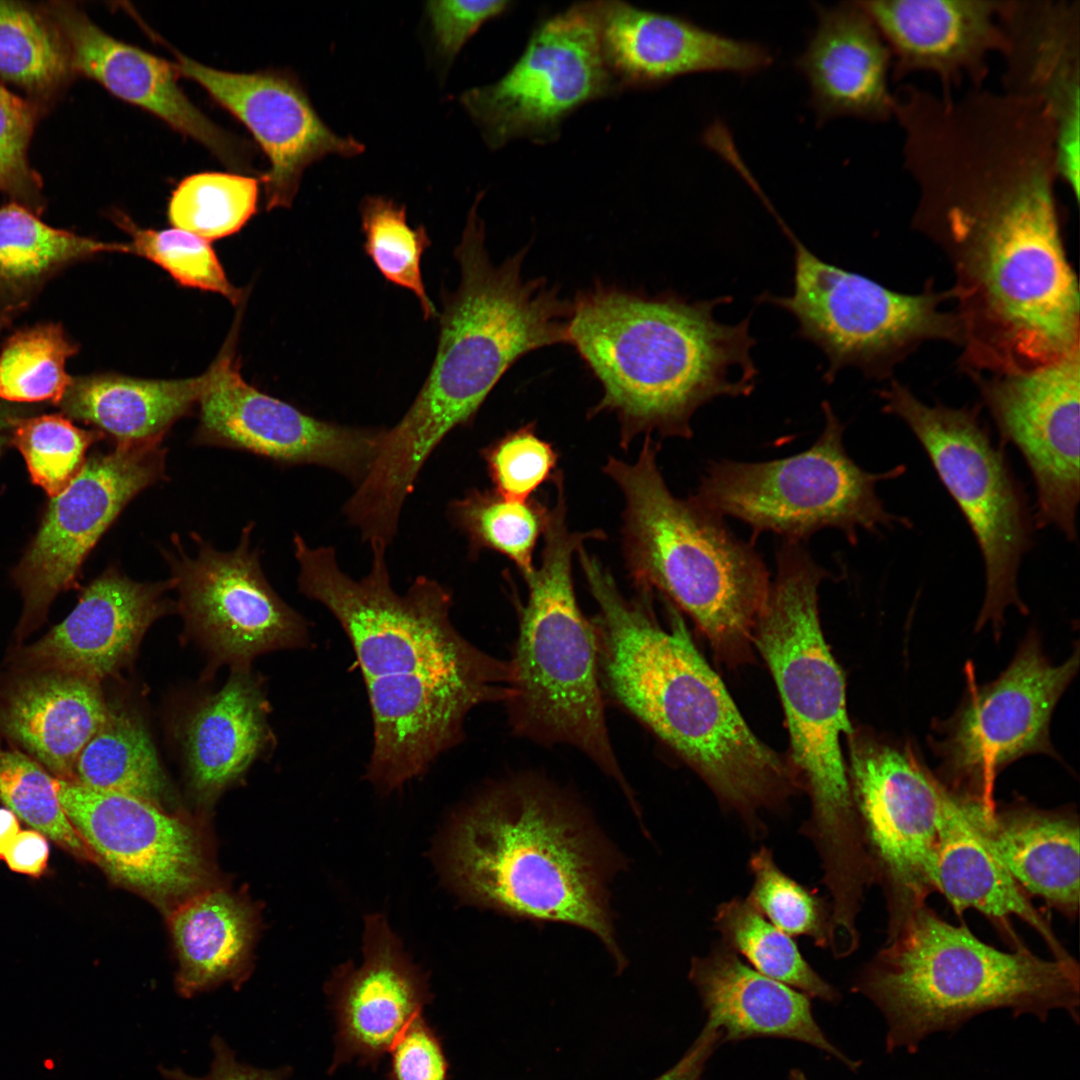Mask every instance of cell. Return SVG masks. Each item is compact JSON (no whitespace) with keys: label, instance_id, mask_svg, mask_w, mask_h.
<instances>
[{"label":"cell","instance_id":"40","mask_svg":"<svg viewBox=\"0 0 1080 1080\" xmlns=\"http://www.w3.org/2000/svg\"><path fill=\"white\" fill-rule=\"evenodd\" d=\"M77 351L59 324L18 330L0 349V399L60 405L73 380L65 364Z\"/></svg>","mask_w":1080,"mask_h":1080},{"label":"cell","instance_id":"46","mask_svg":"<svg viewBox=\"0 0 1080 1080\" xmlns=\"http://www.w3.org/2000/svg\"><path fill=\"white\" fill-rule=\"evenodd\" d=\"M11 443L25 459L31 480L51 498L66 488L82 467L89 446L103 437L59 414L14 416Z\"/></svg>","mask_w":1080,"mask_h":1080},{"label":"cell","instance_id":"34","mask_svg":"<svg viewBox=\"0 0 1080 1080\" xmlns=\"http://www.w3.org/2000/svg\"><path fill=\"white\" fill-rule=\"evenodd\" d=\"M268 739L262 689L248 667L234 668L187 726L185 752L193 787L204 795L224 788L248 768Z\"/></svg>","mask_w":1080,"mask_h":1080},{"label":"cell","instance_id":"25","mask_svg":"<svg viewBox=\"0 0 1080 1080\" xmlns=\"http://www.w3.org/2000/svg\"><path fill=\"white\" fill-rule=\"evenodd\" d=\"M892 56L891 80L931 74L945 96L980 89L1004 36L999 0H861Z\"/></svg>","mask_w":1080,"mask_h":1080},{"label":"cell","instance_id":"1","mask_svg":"<svg viewBox=\"0 0 1080 1080\" xmlns=\"http://www.w3.org/2000/svg\"><path fill=\"white\" fill-rule=\"evenodd\" d=\"M912 181L911 226L954 275L959 367L1021 373L1079 353V287L1049 147L1020 132L974 131L930 154Z\"/></svg>","mask_w":1080,"mask_h":1080},{"label":"cell","instance_id":"47","mask_svg":"<svg viewBox=\"0 0 1080 1080\" xmlns=\"http://www.w3.org/2000/svg\"><path fill=\"white\" fill-rule=\"evenodd\" d=\"M748 866L753 877L749 902L789 936L809 937L815 945L828 947L830 906L786 875L764 846L752 853Z\"/></svg>","mask_w":1080,"mask_h":1080},{"label":"cell","instance_id":"56","mask_svg":"<svg viewBox=\"0 0 1080 1080\" xmlns=\"http://www.w3.org/2000/svg\"><path fill=\"white\" fill-rule=\"evenodd\" d=\"M20 832L19 818L10 809L0 808V859Z\"/></svg>","mask_w":1080,"mask_h":1080},{"label":"cell","instance_id":"23","mask_svg":"<svg viewBox=\"0 0 1080 1080\" xmlns=\"http://www.w3.org/2000/svg\"><path fill=\"white\" fill-rule=\"evenodd\" d=\"M1002 92L1052 123L1058 180L1080 192V0H999Z\"/></svg>","mask_w":1080,"mask_h":1080},{"label":"cell","instance_id":"21","mask_svg":"<svg viewBox=\"0 0 1080 1080\" xmlns=\"http://www.w3.org/2000/svg\"><path fill=\"white\" fill-rule=\"evenodd\" d=\"M208 372L196 443L325 466L358 482L363 478L381 432L325 422L260 392L244 381L227 350Z\"/></svg>","mask_w":1080,"mask_h":1080},{"label":"cell","instance_id":"14","mask_svg":"<svg viewBox=\"0 0 1080 1080\" xmlns=\"http://www.w3.org/2000/svg\"><path fill=\"white\" fill-rule=\"evenodd\" d=\"M848 738V776L874 883L886 901L888 940L935 892L949 791L910 749L864 733Z\"/></svg>","mask_w":1080,"mask_h":1080},{"label":"cell","instance_id":"50","mask_svg":"<svg viewBox=\"0 0 1080 1080\" xmlns=\"http://www.w3.org/2000/svg\"><path fill=\"white\" fill-rule=\"evenodd\" d=\"M34 120L32 106L0 85V189L38 213L40 181L27 159Z\"/></svg>","mask_w":1080,"mask_h":1080},{"label":"cell","instance_id":"11","mask_svg":"<svg viewBox=\"0 0 1080 1080\" xmlns=\"http://www.w3.org/2000/svg\"><path fill=\"white\" fill-rule=\"evenodd\" d=\"M793 247V283L789 295L764 292L760 303L774 305L797 321V336L815 344L826 356L827 384L844 368L883 380L920 345L948 341L958 346L955 313L945 311L950 292L927 282L922 292L893 291L871 278L827 263L808 249L766 206Z\"/></svg>","mask_w":1080,"mask_h":1080},{"label":"cell","instance_id":"12","mask_svg":"<svg viewBox=\"0 0 1080 1080\" xmlns=\"http://www.w3.org/2000/svg\"><path fill=\"white\" fill-rule=\"evenodd\" d=\"M822 410L824 428L810 448L767 462L713 461L694 497L747 523L755 535L771 531L801 542L823 528L840 529L855 544L859 529L905 526L908 520L887 511L876 493L879 481L899 477L905 467L862 469L847 454L844 426L827 401Z\"/></svg>","mask_w":1080,"mask_h":1080},{"label":"cell","instance_id":"24","mask_svg":"<svg viewBox=\"0 0 1080 1080\" xmlns=\"http://www.w3.org/2000/svg\"><path fill=\"white\" fill-rule=\"evenodd\" d=\"M606 64L621 91L650 89L688 74L759 72L769 49L703 28L688 19L618 0L593 1Z\"/></svg>","mask_w":1080,"mask_h":1080},{"label":"cell","instance_id":"49","mask_svg":"<svg viewBox=\"0 0 1080 1080\" xmlns=\"http://www.w3.org/2000/svg\"><path fill=\"white\" fill-rule=\"evenodd\" d=\"M495 492L512 501H527L547 480H553L558 454L529 423L507 433L484 455Z\"/></svg>","mask_w":1080,"mask_h":1080},{"label":"cell","instance_id":"19","mask_svg":"<svg viewBox=\"0 0 1080 1080\" xmlns=\"http://www.w3.org/2000/svg\"><path fill=\"white\" fill-rule=\"evenodd\" d=\"M1002 439L1030 469L1034 522L1075 540L1079 504L1080 352L1031 371L971 376Z\"/></svg>","mask_w":1080,"mask_h":1080},{"label":"cell","instance_id":"16","mask_svg":"<svg viewBox=\"0 0 1080 1080\" xmlns=\"http://www.w3.org/2000/svg\"><path fill=\"white\" fill-rule=\"evenodd\" d=\"M622 91L600 44L593 1L543 19L524 51L498 80L464 91L460 102L486 145L556 141L582 106Z\"/></svg>","mask_w":1080,"mask_h":1080},{"label":"cell","instance_id":"26","mask_svg":"<svg viewBox=\"0 0 1080 1080\" xmlns=\"http://www.w3.org/2000/svg\"><path fill=\"white\" fill-rule=\"evenodd\" d=\"M164 582H137L110 567L83 591L77 605L34 643L17 647L14 670H59L101 682L134 656L145 632L171 609Z\"/></svg>","mask_w":1080,"mask_h":1080},{"label":"cell","instance_id":"4","mask_svg":"<svg viewBox=\"0 0 1080 1080\" xmlns=\"http://www.w3.org/2000/svg\"><path fill=\"white\" fill-rule=\"evenodd\" d=\"M571 301L567 344L603 390L590 416L616 414L623 446L643 432L690 438L700 407L755 388L750 317L735 324L715 317L731 296L690 301L597 281Z\"/></svg>","mask_w":1080,"mask_h":1080},{"label":"cell","instance_id":"3","mask_svg":"<svg viewBox=\"0 0 1080 1080\" xmlns=\"http://www.w3.org/2000/svg\"><path fill=\"white\" fill-rule=\"evenodd\" d=\"M579 561L599 611L592 619L602 692L678 754L754 833L759 814L797 789V774L752 732L721 678L668 603L663 626L651 591L627 599L607 568L581 547Z\"/></svg>","mask_w":1080,"mask_h":1080},{"label":"cell","instance_id":"53","mask_svg":"<svg viewBox=\"0 0 1080 1080\" xmlns=\"http://www.w3.org/2000/svg\"><path fill=\"white\" fill-rule=\"evenodd\" d=\"M210 1047L213 1058L204 1076H193L179 1067L162 1065L158 1067L160 1075L165 1080H288L290 1070L287 1067L269 1070L239 1061L235 1051L220 1035L211 1038Z\"/></svg>","mask_w":1080,"mask_h":1080},{"label":"cell","instance_id":"20","mask_svg":"<svg viewBox=\"0 0 1080 1080\" xmlns=\"http://www.w3.org/2000/svg\"><path fill=\"white\" fill-rule=\"evenodd\" d=\"M57 798L94 862L114 879L161 901L196 892L205 877L199 840L158 804L55 778Z\"/></svg>","mask_w":1080,"mask_h":1080},{"label":"cell","instance_id":"30","mask_svg":"<svg viewBox=\"0 0 1080 1080\" xmlns=\"http://www.w3.org/2000/svg\"><path fill=\"white\" fill-rule=\"evenodd\" d=\"M958 799L968 823L1023 891L1075 920L1080 891L1077 813L1071 808H1039L1022 799L994 810Z\"/></svg>","mask_w":1080,"mask_h":1080},{"label":"cell","instance_id":"8","mask_svg":"<svg viewBox=\"0 0 1080 1080\" xmlns=\"http://www.w3.org/2000/svg\"><path fill=\"white\" fill-rule=\"evenodd\" d=\"M855 990L884 1015L888 1051L914 1052L931 1033L952 1030L993 1009L1042 1021L1061 1009L1079 1021L1080 971L1074 958L1044 959L1027 947L997 949L928 905L886 940Z\"/></svg>","mask_w":1080,"mask_h":1080},{"label":"cell","instance_id":"6","mask_svg":"<svg viewBox=\"0 0 1080 1080\" xmlns=\"http://www.w3.org/2000/svg\"><path fill=\"white\" fill-rule=\"evenodd\" d=\"M618 866L582 807L535 774L499 783L463 810L446 853L450 882L469 902L588 930L622 968L608 893Z\"/></svg>","mask_w":1080,"mask_h":1080},{"label":"cell","instance_id":"35","mask_svg":"<svg viewBox=\"0 0 1080 1080\" xmlns=\"http://www.w3.org/2000/svg\"><path fill=\"white\" fill-rule=\"evenodd\" d=\"M209 372L187 379L152 380L118 375L73 378L64 412L97 427L116 443L163 438L179 418L199 403Z\"/></svg>","mask_w":1080,"mask_h":1080},{"label":"cell","instance_id":"15","mask_svg":"<svg viewBox=\"0 0 1080 1080\" xmlns=\"http://www.w3.org/2000/svg\"><path fill=\"white\" fill-rule=\"evenodd\" d=\"M1079 667V650L1053 665L1030 633L994 681L970 689L958 710L938 723L932 743L940 759L937 779L954 795L996 806V776L1019 758L1057 757L1049 739L1053 710Z\"/></svg>","mask_w":1080,"mask_h":1080},{"label":"cell","instance_id":"36","mask_svg":"<svg viewBox=\"0 0 1080 1080\" xmlns=\"http://www.w3.org/2000/svg\"><path fill=\"white\" fill-rule=\"evenodd\" d=\"M179 969L177 991L184 997L241 978L252 937L247 907L221 890L195 892L170 917Z\"/></svg>","mask_w":1080,"mask_h":1080},{"label":"cell","instance_id":"28","mask_svg":"<svg viewBox=\"0 0 1080 1080\" xmlns=\"http://www.w3.org/2000/svg\"><path fill=\"white\" fill-rule=\"evenodd\" d=\"M49 11L73 70L193 138L230 168L250 170L245 146L188 99L177 83L172 62L115 39L70 4L54 3Z\"/></svg>","mask_w":1080,"mask_h":1080},{"label":"cell","instance_id":"27","mask_svg":"<svg viewBox=\"0 0 1080 1080\" xmlns=\"http://www.w3.org/2000/svg\"><path fill=\"white\" fill-rule=\"evenodd\" d=\"M363 936L362 965L338 967L327 985L336 1019L330 1072L352 1060L377 1065L432 1000L427 977L383 915L366 917Z\"/></svg>","mask_w":1080,"mask_h":1080},{"label":"cell","instance_id":"45","mask_svg":"<svg viewBox=\"0 0 1080 1080\" xmlns=\"http://www.w3.org/2000/svg\"><path fill=\"white\" fill-rule=\"evenodd\" d=\"M0 801L31 829L71 855L94 862L88 846L66 816L55 777L18 748L0 739Z\"/></svg>","mask_w":1080,"mask_h":1080},{"label":"cell","instance_id":"43","mask_svg":"<svg viewBox=\"0 0 1080 1080\" xmlns=\"http://www.w3.org/2000/svg\"><path fill=\"white\" fill-rule=\"evenodd\" d=\"M259 179L220 172L185 178L174 190L170 222L207 241L237 232L257 209Z\"/></svg>","mask_w":1080,"mask_h":1080},{"label":"cell","instance_id":"7","mask_svg":"<svg viewBox=\"0 0 1080 1080\" xmlns=\"http://www.w3.org/2000/svg\"><path fill=\"white\" fill-rule=\"evenodd\" d=\"M776 557L777 574L753 644L782 701L789 762L811 801L805 832L818 852L823 878L849 883L865 874L869 859L841 748L842 736L854 732L845 681L819 620L818 587L826 571L801 541L784 539Z\"/></svg>","mask_w":1080,"mask_h":1080},{"label":"cell","instance_id":"9","mask_svg":"<svg viewBox=\"0 0 1080 1080\" xmlns=\"http://www.w3.org/2000/svg\"><path fill=\"white\" fill-rule=\"evenodd\" d=\"M658 445L646 435L633 464L609 457L604 472L625 499L626 566L642 591L656 589L693 620L716 657L748 662L766 605L769 573L751 543L694 496L675 497L657 465Z\"/></svg>","mask_w":1080,"mask_h":1080},{"label":"cell","instance_id":"52","mask_svg":"<svg viewBox=\"0 0 1080 1080\" xmlns=\"http://www.w3.org/2000/svg\"><path fill=\"white\" fill-rule=\"evenodd\" d=\"M389 1053L388 1080H448L449 1063L442 1042L423 1014L405 1028Z\"/></svg>","mask_w":1080,"mask_h":1080},{"label":"cell","instance_id":"31","mask_svg":"<svg viewBox=\"0 0 1080 1080\" xmlns=\"http://www.w3.org/2000/svg\"><path fill=\"white\" fill-rule=\"evenodd\" d=\"M109 709L98 681L59 670H14L0 689V739L53 777L72 781Z\"/></svg>","mask_w":1080,"mask_h":1080},{"label":"cell","instance_id":"54","mask_svg":"<svg viewBox=\"0 0 1080 1080\" xmlns=\"http://www.w3.org/2000/svg\"><path fill=\"white\" fill-rule=\"evenodd\" d=\"M49 856L48 838L37 830L28 829L18 833L3 860L13 872L40 878L48 869Z\"/></svg>","mask_w":1080,"mask_h":1080},{"label":"cell","instance_id":"48","mask_svg":"<svg viewBox=\"0 0 1080 1080\" xmlns=\"http://www.w3.org/2000/svg\"><path fill=\"white\" fill-rule=\"evenodd\" d=\"M116 223L131 235L133 253L158 264L180 284L219 293L234 304L240 301L241 291L228 281L207 240L178 228L143 229L121 213Z\"/></svg>","mask_w":1080,"mask_h":1080},{"label":"cell","instance_id":"51","mask_svg":"<svg viewBox=\"0 0 1080 1080\" xmlns=\"http://www.w3.org/2000/svg\"><path fill=\"white\" fill-rule=\"evenodd\" d=\"M512 5L507 0L427 2L437 53L452 60L484 23L506 13Z\"/></svg>","mask_w":1080,"mask_h":1080},{"label":"cell","instance_id":"2","mask_svg":"<svg viewBox=\"0 0 1080 1080\" xmlns=\"http://www.w3.org/2000/svg\"><path fill=\"white\" fill-rule=\"evenodd\" d=\"M316 598L339 622L358 660L373 721L366 777L381 792L422 775L457 745L473 708L507 700L508 661L457 631L451 595L438 582L418 577L399 594L385 556L376 554L360 580L330 573Z\"/></svg>","mask_w":1080,"mask_h":1080},{"label":"cell","instance_id":"38","mask_svg":"<svg viewBox=\"0 0 1080 1080\" xmlns=\"http://www.w3.org/2000/svg\"><path fill=\"white\" fill-rule=\"evenodd\" d=\"M72 781L156 804L165 788L156 750L141 722L111 708L80 753Z\"/></svg>","mask_w":1080,"mask_h":1080},{"label":"cell","instance_id":"5","mask_svg":"<svg viewBox=\"0 0 1080 1080\" xmlns=\"http://www.w3.org/2000/svg\"><path fill=\"white\" fill-rule=\"evenodd\" d=\"M471 207L455 249L461 281L446 296L438 347L414 402L391 430L381 432L366 479L379 496L406 499L438 443L466 424L506 373L524 355L568 343L572 301L545 278L525 279V247L500 265L485 248V227Z\"/></svg>","mask_w":1080,"mask_h":1080},{"label":"cell","instance_id":"57","mask_svg":"<svg viewBox=\"0 0 1080 1080\" xmlns=\"http://www.w3.org/2000/svg\"><path fill=\"white\" fill-rule=\"evenodd\" d=\"M16 416L7 405L0 402V453L2 451L7 433L10 431L11 420Z\"/></svg>","mask_w":1080,"mask_h":1080},{"label":"cell","instance_id":"37","mask_svg":"<svg viewBox=\"0 0 1080 1080\" xmlns=\"http://www.w3.org/2000/svg\"><path fill=\"white\" fill-rule=\"evenodd\" d=\"M103 252L133 253V248L52 228L20 203L0 208V329L25 310L56 273Z\"/></svg>","mask_w":1080,"mask_h":1080},{"label":"cell","instance_id":"44","mask_svg":"<svg viewBox=\"0 0 1080 1080\" xmlns=\"http://www.w3.org/2000/svg\"><path fill=\"white\" fill-rule=\"evenodd\" d=\"M364 249L389 282L412 291L425 319L437 316L421 275V257L430 246L423 225L411 228L405 206L383 196H367L360 205Z\"/></svg>","mask_w":1080,"mask_h":1080},{"label":"cell","instance_id":"10","mask_svg":"<svg viewBox=\"0 0 1080 1080\" xmlns=\"http://www.w3.org/2000/svg\"><path fill=\"white\" fill-rule=\"evenodd\" d=\"M549 509L539 568L524 576L526 604L509 665L505 701L514 734L538 744L577 748L613 778L637 805L608 733L592 620L581 612L572 580V557L598 530L570 532L562 482Z\"/></svg>","mask_w":1080,"mask_h":1080},{"label":"cell","instance_id":"41","mask_svg":"<svg viewBox=\"0 0 1080 1080\" xmlns=\"http://www.w3.org/2000/svg\"><path fill=\"white\" fill-rule=\"evenodd\" d=\"M452 519L477 549L508 557L523 577L534 570L533 552L544 533L549 508L536 499L508 500L497 492L473 491L450 508Z\"/></svg>","mask_w":1080,"mask_h":1080},{"label":"cell","instance_id":"22","mask_svg":"<svg viewBox=\"0 0 1080 1080\" xmlns=\"http://www.w3.org/2000/svg\"><path fill=\"white\" fill-rule=\"evenodd\" d=\"M172 52L178 76L202 86L249 129L266 153L270 168L260 180L268 210L291 206L302 174L312 163L330 154L353 157L364 151L361 142L335 134L321 120L292 75L222 71Z\"/></svg>","mask_w":1080,"mask_h":1080},{"label":"cell","instance_id":"33","mask_svg":"<svg viewBox=\"0 0 1080 1080\" xmlns=\"http://www.w3.org/2000/svg\"><path fill=\"white\" fill-rule=\"evenodd\" d=\"M933 882L935 892L945 897L955 914L962 916L967 909L976 910L1011 950L1026 947L1014 929L1015 917L1043 939L1052 958H1072L1054 932L1050 919L1034 906L988 850L964 817L958 797L950 791L940 825Z\"/></svg>","mask_w":1080,"mask_h":1080},{"label":"cell","instance_id":"55","mask_svg":"<svg viewBox=\"0 0 1080 1080\" xmlns=\"http://www.w3.org/2000/svg\"><path fill=\"white\" fill-rule=\"evenodd\" d=\"M721 1041L720 1030L706 1022L684 1056L672 1068L654 1080H701L708 1058Z\"/></svg>","mask_w":1080,"mask_h":1080},{"label":"cell","instance_id":"58","mask_svg":"<svg viewBox=\"0 0 1080 1080\" xmlns=\"http://www.w3.org/2000/svg\"><path fill=\"white\" fill-rule=\"evenodd\" d=\"M790 1080H808L806 1076L800 1070H792L790 1073Z\"/></svg>","mask_w":1080,"mask_h":1080},{"label":"cell","instance_id":"39","mask_svg":"<svg viewBox=\"0 0 1080 1080\" xmlns=\"http://www.w3.org/2000/svg\"><path fill=\"white\" fill-rule=\"evenodd\" d=\"M714 924L721 942L745 957L759 973L810 997L827 1002L839 999L838 991L807 963L791 936L768 921L747 898L721 903Z\"/></svg>","mask_w":1080,"mask_h":1080},{"label":"cell","instance_id":"42","mask_svg":"<svg viewBox=\"0 0 1080 1080\" xmlns=\"http://www.w3.org/2000/svg\"><path fill=\"white\" fill-rule=\"evenodd\" d=\"M72 70L55 26L24 5L0 1V76L35 93L58 87Z\"/></svg>","mask_w":1080,"mask_h":1080},{"label":"cell","instance_id":"18","mask_svg":"<svg viewBox=\"0 0 1080 1080\" xmlns=\"http://www.w3.org/2000/svg\"><path fill=\"white\" fill-rule=\"evenodd\" d=\"M252 524L238 546L219 551L199 535L194 556L173 536L165 551L178 608L185 623L217 661L234 668L248 667L263 653L303 647L308 642L305 620L272 589L250 545Z\"/></svg>","mask_w":1080,"mask_h":1080},{"label":"cell","instance_id":"13","mask_svg":"<svg viewBox=\"0 0 1080 1080\" xmlns=\"http://www.w3.org/2000/svg\"><path fill=\"white\" fill-rule=\"evenodd\" d=\"M880 397L883 410L915 435L972 530L985 568L976 626L991 622L999 632L1006 608L1027 610L1017 578L1033 543L1034 522L1005 454L981 423L979 407L927 404L896 379L880 390Z\"/></svg>","mask_w":1080,"mask_h":1080},{"label":"cell","instance_id":"29","mask_svg":"<svg viewBox=\"0 0 1080 1080\" xmlns=\"http://www.w3.org/2000/svg\"><path fill=\"white\" fill-rule=\"evenodd\" d=\"M818 24L796 66L806 77L817 120L894 118L892 56L859 1L818 7Z\"/></svg>","mask_w":1080,"mask_h":1080},{"label":"cell","instance_id":"17","mask_svg":"<svg viewBox=\"0 0 1080 1080\" xmlns=\"http://www.w3.org/2000/svg\"><path fill=\"white\" fill-rule=\"evenodd\" d=\"M162 439L116 443L84 461L70 483L51 498L41 525L13 572L23 610L18 643L45 621L53 600L74 588L83 562L123 508L166 478Z\"/></svg>","mask_w":1080,"mask_h":1080},{"label":"cell","instance_id":"32","mask_svg":"<svg viewBox=\"0 0 1080 1080\" xmlns=\"http://www.w3.org/2000/svg\"><path fill=\"white\" fill-rule=\"evenodd\" d=\"M689 978L724 1041L780 1037L810 1044L840 1059L842 1054L815 1021L809 996L746 965L722 942L692 960Z\"/></svg>","mask_w":1080,"mask_h":1080}]
</instances>
